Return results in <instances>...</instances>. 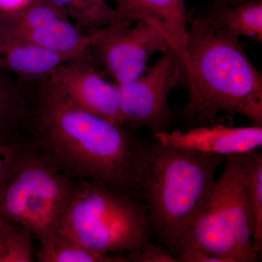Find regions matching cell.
Returning a JSON list of instances; mask_svg holds the SVG:
<instances>
[{
	"instance_id": "obj_1",
	"label": "cell",
	"mask_w": 262,
	"mask_h": 262,
	"mask_svg": "<svg viewBox=\"0 0 262 262\" xmlns=\"http://www.w3.org/2000/svg\"><path fill=\"white\" fill-rule=\"evenodd\" d=\"M29 139L73 178L139 196L147 145L123 125L76 106L47 77L35 84Z\"/></svg>"
},
{
	"instance_id": "obj_2",
	"label": "cell",
	"mask_w": 262,
	"mask_h": 262,
	"mask_svg": "<svg viewBox=\"0 0 262 262\" xmlns=\"http://www.w3.org/2000/svg\"><path fill=\"white\" fill-rule=\"evenodd\" d=\"M188 32L180 56L189 94L183 113L213 125L220 113L242 115L262 126V77L239 37L206 15L187 14Z\"/></svg>"
},
{
	"instance_id": "obj_3",
	"label": "cell",
	"mask_w": 262,
	"mask_h": 262,
	"mask_svg": "<svg viewBox=\"0 0 262 262\" xmlns=\"http://www.w3.org/2000/svg\"><path fill=\"white\" fill-rule=\"evenodd\" d=\"M225 160L222 155L165 145L156 139L147 146L139 196L153 236L168 251L203 213Z\"/></svg>"
},
{
	"instance_id": "obj_4",
	"label": "cell",
	"mask_w": 262,
	"mask_h": 262,
	"mask_svg": "<svg viewBox=\"0 0 262 262\" xmlns=\"http://www.w3.org/2000/svg\"><path fill=\"white\" fill-rule=\"evenodd\" d=\"M58 234L96 252L127 256L137 252L153 236L139 196L78 179Z\"/></svg>"
},
{
	"instance_id": "obj_5",
	"label": "cell",
	"mask_w": 262,
	"mask_h": 262,
	"mask_svg": "<svg viewBox=\"0 0 262 262\" xmlns=\"http://www.w3.org/2000/svg\"><path fill=\"white\" fill-rule=\"evenodd\" d=\"M77 182L32 144L20 168L0 193V215L27 229L41 247L47 246L58 234Z\"/></svg>"
},
{
	"instance_id": "obj_6",
	"label": "cell",
	"mask_w": 262,
	"mask_h": 262,
	"mask_svg": "<svg viewBox=\"0 0 262 262\" xmlns=\"http://www.w3.org/2000/svg\"><path fill=\"white\" fill-rule=\"evenodd\" d=\"M0 37L84 58L91 56L97 30L84 32L49 0H33L20 9L0 12Z\"/></svg>"
},
{
	"instance_id": "obj_7",
	"label": "cell",
	"mask_w": 262,
	"mask_h": 262,
	"mask_svg": "<svg viewBox=\"0 0 262 262\" xmlns=\"http://www.w3.org/2000/svg\"><path fill=\"white\" fill-rule=\"evenodd\" d=\"M169 48H173L171 40L159 24L140 20L98 29L91 53L115 84H122L140 77L149 58Z\"/></svg>"
},
{
	"instance_id": "obj_8",
	"label": "cell",
	"mask_w": 262,
	"mask_h": 262,
	"mask_svg": "<svg viewBox=\"0 0 262 262\" xmlns=\"http://www.w3.org/2000/svg\"><path fill=\"white\" fill-rule=\"evenodd\" d=\"M184 73L182 58L173 48L130 82L117 84L124 123L147 127L154 134L168 131L173 117L168 97Z\"/></svg>"
},
{
	"instance_id": "obj_9",
	"label": "cell",
	"mask_w": 262,
	"mask_h": 262,
	"mask_svg": "<svg viewBox=\"0 0 262 262\" xmlns=\"http://www.w3.org/2000/svg\"><path fill=\"white\" fill-rule=\"evenodd\" d=\"M47 79L76 106L114 123L125 124L118 88L104 78L93 55L60 65Z\"/></svg>"
},
{
	"instance_id": "obj_10",
	"label": "cell",
	"mask_w": 262,
	"mask_h": 262,
	"mask_svg": "<svg viewBox=\"0 0 262 262\" xmlns=\"http://www.w3.org/2000/svg\"><path fill=\"white\" fill-rule=\"evenodd\" d=\"M216 180L213 196L228 222L244 262H256L259 256L253 248L254 219L244 154L230 155Z\"/></svg>"
},
{
	"instance_id": "obj_11",
	"label": "cell",
	"mask_w": 262,
	"mask_h": 262,
	"mask_svg": "<svg viewBox=\"0 0 262 262\" xmlns=\"http://www.w3.org/2000/svg\"><path fill=\"white\" fill-rule=\"evenodd\" d=\"M155 139L165 145L222 155L246 154L261 149L262 126L230 127L220 124L195 127L186 132L163 131Z\"/></svg>"
},
{
	"instance_id": "obj_12",
	"label": "cell",
	"mask_w": 262,
	"mask_h": 262,
	"mask_svg": "<svg viewBox=\"0 0 262 262\" xmlns=\"http://www.w3.org/2000/svg\"><path fill=\"white\" fill-rule=\"evenodd\" d=\"M187 248H196L225 258L227 262H244L228 222L213 194L199 219L169 251L175 256Z\"/></svg>"
},
{
	"instance_id": "obj_13",
	"label": "cell",
	"mask_w": 262,
	"mask_h": 262,
	"mask_svg": "<svg viewBox=\"0 0 262 262\" xmlns=\"http://www.w3.org/2000/svg\"><path fill=\"white\" fill-rule=\"evenodd\" d=\"M122 23L148 20L159 24L171 40L173 48L182 53L188 32L184 0H112Z\"/></svg>"
},
{
	"instance_id": "obj_14",
	"label": "cell",
	"mask_w": 262,
	"mask_h": 262,
	"mask_svg": "<svg viewBox=\"0 0 262 262\" xmlns=\"http://www.w3.org/2000/svg\"><path fill=\"white\" fill-rule=\"evenodd\" d=\"M90 57V56H89ZM14 39L0 37V70L27 83L39 82L63 63L82 59Z\"/></svg>"
},
{
	"instance_id": "obj_15",
	"label": "cell",
	"mask_w": 262,
	"mask_h": 262,
	"mask_svg": "<svg viewBox=\"0 0 262 262\" xmlns=\"http://www.w3.org/2000/svg\"><path fill=\"white\" fill-rule=\"evenodd\" d=\"M35 84L0 70V135L29 137Z\"/></svg>"
},
{
	"instance_id": "obj_16",
	"label": "cell",
	"mask_w": 262,
	"mask_h": 262,
	"mask_svg": "<svg viewBox=\"0 0 262 262\" xmlns=\"http://www.w3.org/2000/svg\"><path fill=\"white\" fill-rule=\"evenodd\" d=\"M205 15L220 28L237 37L262 42V0L237 5L214 3Z\"/></svg>"
},
{
	"instance_id": "obj_17",
	"label": "cell",
	"mask_w": 262,
	"mask_h": 262,
	"mask_svg": "<svg viewBox=\"0 0 262 262\" xmlns=\"http://www.w3.org/2000/svg\"><path fill=\"white\" fill-rule=\"evenodd\" d=\"M76 26L86 32L119 23L120 18L107 0H49Z\"/></svg>"
},
{
	"instance_id": "obj_18",
	"label": "cell",
	"mask_w": 262,
	"mask_h": 262,
	"mask_svg": "<svg viewBox=\"0 0 262 262\" xmlns=\"http://www.w3.org/2000/svg\"><path fill=\"white\" fill-rule=\"evenodd\" d=\"M34 257L39 262H129L127 255L96 252L61 234L35 250Z\"/></svg>"
},
{
	"instance_id": "obj_19",
	"label": "cell",
	"mask_w": 262,
	"mask_h": 262,
	"mask_svg": "<svg viewBox=\"0 0 262 262\" xmlns=\"http://www.w3.org/2000/svg\"><path fill=\"white\" fill-rule=\"evenodd\" d=\"M245 169L252 206L254 231L253 248L258 256L262 253V154L259 149L244 154Z\"/></svg>"
},
{
	"instance_id": "obj_20",
	"label": "cell",
	"mask_w": 262,
	"mask_h": 262,
	"mask_svg": "<svg viewBox=\"0 0 262 262\" xmlns=\"http://www.w3.org/2000/svg\"><path fill=\"white\" fill-rule=\"evenodd\" d=\"M34 237L22 226L0 232V262H32L35 248Z\"/></svg>"
},
{
	"instance_id": "obj_21",
	"label": "cell",
	"mask_w": 262,
	"mask_h": 262,
	"mask_svg": "<svg viewBox=\"0 0 262 262\" xmlns=\"http://www.w3.org/2000/svg\"><path fill=\"white\" fill-rule=\"evenodd\" d=\"M31 148L29 138L0 135V193L20 168Z\"/></svg>"
},
{
	"instance_id": "obj_22",
	"label": "cell",
	"mask_w": 262,
	"mask_h": 262,
	"mask_svg": "<svg viewBox=\"0 0 262 262\" xmlns=\"http://www.w3.org/2000/svg\"><path fill=\"white\" fill-rule=\"evenodd\" d=\"M127 257L129 262H179L164 245L151 241Z\"/></svg>"
},
{
	"instance_id": "obj_23",
	"label": "cell",
	"mask_w": 262,
	"mask_h": 262,
	"mask_svg": "<svg viewBox=\"0 0 262 262\" xmlns=\"http://www.w3.org/2000/svg\"><path fill=\"white\" fill-rule=\"evenodd\" d=\"M33 0H0V12H11L20 9Z\"/></svg>"
},
{
	"instance_id": "obj_24",
	"label": "cell",
	"mask_w": 262,
	"mask_h": 262,
	"mask_svg": "<svg viewBox=\"0 0 262 262\" xmlns=\"http://www.w3.org/2000/svg\"><path fill=\"white\" fill-rule=\"evenodd\" d=\"M16 224L8 222L0 215V232H6L15 227Z\"/></svg>"
},
{
	"instance_id": "obj_25",
	"label": "cell",
	"mask_w": 262,
	"mask_h": 262,
	"mask_svg": "<svg viewBox=\"0 0 262 262\" xmlns=\"http://www.w3.org/2000/svg\"><path fill=\"white\" fill-rule=\"evenodd\" d=\"M215 3L226 5H237L251 0H213Z\"/></svg>"
}]
</instances>
